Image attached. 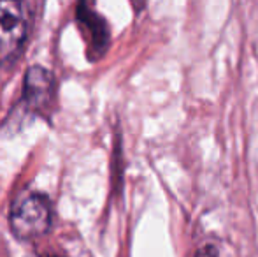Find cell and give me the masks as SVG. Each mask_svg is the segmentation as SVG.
<instances>
[{
  "label": "cell",
  "mask_w": 258,
  "mask_h": 257,
  "mask_svg": "<svg viewBox=\"0 0 258 257\" xmlns=\"http://www.w3.org/2000/svg\"><path fill=\"white\" fill-rule=\"evenodd\" d=\"M51 226V204L42 194H27L11 210V229L21 240L44 234Z\"/></svg>",
  "instance_id": "7a4b0ae2"
},
{
  "label": "cell",
  "mask_w": 258,
  "mask_h": 257,
  "mask_svg": "<svg viewBox=\"0 0 258 257\" xmlns=\"http://www.w3.org/2000/svg\"><path fill=\"white\" fill-rule=\"evenodd\" d=\"M28 34V13L21 0H0V67L18 59Z\"/></svg>",
  "instance_id": "6da1fadb"
},
{
  "label": "cell",
  "mask_w": 258,
  "mask_h": 257,
  "mask_svg": "<svg viewBox=\"0 0 258 257\" xmlns=\"http://www.w3.org/2000/svg\"><path fill=\"white\" fill-rule=\"evenodd\" d=\"M134 4H136V7L139 9V7H143V6H144V0H134Z\"/></svg>",
  "instance_id": "5b68a950"
},
{
  "label": "cell",
  "mask_w": 258,
  "mask_h": 257,
  "mask_svg": "<svg viewBox=\"0 0 258 257\" xmlns=\"http://www.w3.org/2000/svg\"><path fill=\"white\" fill-rule=\"evenodd\" d=\"M79 21H81V25L88 27V32H90L88 42L92 46H95L97 52L102 53V49L105 48V44H107V28H105L104 21L100 20L99 16H95L93 11H90L88 7H83V9L79 11Z\"/></svg>",
  "instance_id": "277c9868"
},
{
  "label": "cell",
  "mask_w": 258,
  "mask_h": 257,
  "mask_svg": "<svg viewBox=\"0 0 258 257\" xmlns=\"http://www.w3.org/2000/svg\"><path fill=\"white\" fill-rule=\"evenodd\" d=\"M25 102L34 113L49 115L56 102V83L51 72L42 67H32L25 79Z\"/></svg>",
  "instance_id": "3957f363"
}]
</instances>
